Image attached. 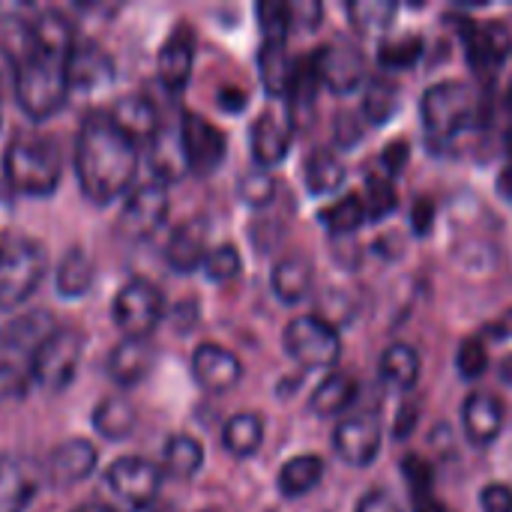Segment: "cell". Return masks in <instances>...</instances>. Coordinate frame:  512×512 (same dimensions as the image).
<instances>
[{
	"label": "cell",
	"mask_w": 512,
	"mask_h": 512,
	"mask_svg": "<svg viewBox=\"0 0 512 512\" xmlns=\"http://www.w3.org/2000/svg\"><path fill=\"white\" fill-rule=\"evenodd\" d=\"M138 144L114 123L111 111H93L81 120L75 138V177L87 201L111 204L135 180Z\"/></svg>",
	"instance_id": "1"
},
{
	"label": "cell",
	"mask_w": 512,
	"mask_h": 512,
	"mask_svg": "<svg viewBox=\"0 0 512 512\" xmlns=\"http://www.w3.org/2000/svg\"><path fill=\"white\" fill-rule=\"evenodd\" d=\"M57 321L45 309L24 312L0 330V402L18 399L36 384V357Z\"/></svg>",
	"instance_id": "2"
},
{
	"label": "cell",
	"mask_w": 512,
	"mask_h": 512,
	"mask_svg": "<svg viewBox=\"0 0 512 512\" xmlns=\"http://www.w3.org/2000/svg\"><path fill=\"white\" fill-rule=\"evenodd\" d=\"M69 54L72 51L42 48V45L30 42L24 60L15 66V99L27 117L48 120L51 114H57L66 105V99L72 93Z\"/></svg>",
	"instance_id": "3"
},
{
	"label": "cell",
	"mask_w": 512,
	"mask_h": 512,
	"mask_svg": "<svg viewBox=\"0 0 512 512\" xmlns=\"http://www.w3.org/2000/svg\"><path fill=\"white\" fill-rule=\"evenodd\" d=\"M3 174L15 195H27V198L51 195L63 174L60 144L42 132L15 135L3 156Z\"/></svg>",
	"instance_id": "4"
},
{
	"label": "cell",
	"mask_w": 512,
	"mask_h": 512,
	"mask_svg": "<svg viewBox=\"0 0 512 512\" xmlns=\"http://www.w3.org/2000/svg\"><path fill=\"white\" fill-rule=\"evenodd\" d=\"M48 255L36 240H0V312L18 309L42 282Z\"/></svg>",
	"instance_id": "5"
},
{
	"label": "cell",
	"mask_w": 512,
	"mask_h": 512,
	"mask_svg": "<svg viewBox=\"0 0 512 512\" xmlns=\"http://www.w3.org/2000/svg\"><path fill=\"white\" fill-rule=\"evenodd\" d=\"M474 105H477V99H474L471 87H465L462 81L432 84L423 93V105H420L426 132L438 141L459 135L474 120Z\"/></svg>",
	"instance_id": "6"
},
{
	"label": "cell",
	"mask_w": 512,
	"mask_h": 512,
	"mask_svg": "<svg viewBox=\"0 0 512 512\" xmlns=\"http://www.w3.org/2000/svg\"><path fill=\"white\" fill-rule=\"evenodd\" d=\"M111 315H114V324L123 333V339H141V342H147V336L165 318V297H162V291L153 282L132 279L114 297Z\"/></svg>",
	"instance_id": "7"
},
{
	"label": "cell",
	"mask_w": 512,
	"mask_h": 512,
	"mask_svg": "<svg viewBox=\"0 0 512 512\" xmlns=\"http://www.w3.org/2000/svg\"><path fill=\"white\" fill-rule=\"evenodd\" d=\"M285 351L306 369H324L336 366L342 357V339L333 324L315 315H303L285 327Z\"/></svg>",
	"instance_id": "8"
},
{
	"label": "cell",
	"mask_w": 512,
	"mask_h": 512,
	"mask_svg": "<svg viewBox=\"0 0 512 512\" xmlns=\"http://www.w3.org/2000/svg\"><path fill=\"white\" fill-rule=\"evenodd\" d=\"M81 354H84L81 330L57 327L36 357V384L42 390H51V393L66 390L75 381V372L81 366Z\"/></svg>",
	"instance_id": "9"
},
{
	"label": "cell",
	"mask_w": 512,
	"mask_h": 512,
	"mask_svg": "<svg viewBox=\"0 0 512 512\" xmlns=\"http://www.w3.org/2000/svg\"><path fill=\"white\" fill-rule=\"evenodd\" d=\"M162 468L147 462V459H138V456H126V459H117L108 474H105V483L108 489L129 507L135 510H144L156 501L159 489H162Z\"/></svg>",
	"instance_id": "10"
},
{
	"label": "cell",
	"mask_w": 512,
	"mask_h": 512,
	"mask_svg": "<svg viewBox=\"0 0 512 512\" xmlns=\"http://www.w3.org/2000/svg\"><path fill=\"white\" fill-rule=\"evenodd\" d=\"M168 216V195L162 183H147L138 186L135 192H129L120 219H117V234L126 240H144L153 231L162 228Z\"/></svg>",
	"instance_id": "11"
},
{
	"label": "cell",
	"mask_w": 512,
	"mask_h": 512,
	"mask_svg": "<svg viewBox=\"0 0 512 512\" xmlns=\"http://www.w3.org/2000/svg\"><path fill=\"white\" fill-rule=\"evenodd\" d=\"M180 141H183V153H186V165L195 174H213L222 159H225V135L219 126H213L210 120H204L195 111H186L180 120Z\"/></svg>",
	"instance_id": "12"
},
{
	"label": "cell",
	"mask_w": 512,
	"mask_h": 512,
	"mask_svg": "<svg viewBox=\"0 0 512 512\" xmlns=\"http://www.w3.org/2000/svg\"><path fill=\"white\" fill-rule=\"evenodd\" d=\"M315 66L321 75V84L333 93H351L366 78V57L351 42H330L315 54Z\"/></svg>",
	"instance_id": "13"
},
{
	"label": "cell",
	"mask_w": 512,
	"mask_h": 512,
	"mask_svg": "<svg viewBox=\"0 0 512 512\" xmlns=\"http://www.w3.org/2000/svg\"><path fill=\"white\" fill-rule=\"evenodd\" d=\"M462 39H465V48H468V60L480 75L495 72L512 51L510 30L504 24H498V21H489V24L465 21Z\"/></svg>",
	"instance_id": "14"
},
{
	"label": "cell",
	"mask_w": 512,
	"mask_h": 512,
	"mask_svg": "<svg viewBox=\"0 0 512 512\" xmlns=\"http://www.w3.org/2000/svg\"><path fill=\"white\" fill-rule=\"evenodd\" d=\"M192 63H195V33L183 21L171 30L159 51V81L168 93H180L189 78H192Z\"/></svg>",
	"instance_id": "15"
},
{
	"label": "cell",
	"mask_w": 512,
	"mask_h": 512,
	"mask_svg": "<svg viewBox=\"0 0 512 512\" xmlns=\"http://www.w3.org/2000/svg\"><path fill=\"white\" fill-rule=\"evenodd\" d=\"M192 375L204 390L225 393V390H234L240 384L243 366L228 348L207 342V345H198L192 354Z\"/></svg>",
	"instance_id": "16"
},
{
	"label": "cell",
	"mask_w": 512,
	"mask_h": 512,
	"mask_svg": "<svg viewBox=\"0 0 512 512\" xmlns=\"http://www.w3.org/2000/svg\"><path fill=\"white\" fill-rule=\"evenodd\" d=\"M42 471L30 459L0 456V512H24L39 489Z\"/></svg>",
	"instance_id": "17"
},
{
	"label": "cell",
	"mask_w": 512,
	"mask_h": 512,
	"mask_svg": "<svg viewBox=\"0 0 512 512\" xmlns=\"http://www.w3.org/2000/svg\"><path fill=\"white\" fill-rule=\"evenodd\" d=\"M333 447L342 462H348L354 468H366L375 462V456L381 450V429L369 417L345 420V423H339V429L333 435Z\"/></svg>",
	"instance_id": "18"
},
{
	"label": "cell",
	"mask_w": 512,
	"mask_h": 512,
	"mask_svg": "<svg viewBox=\"0 0 512 512\" xmlns=\"http://www.w3.org/2000/svg\"><path fill=\"white\" fill-rule=\"evenodd\" d=\"M96 447L84 438H72L54 447L51 459H48V480L54 486H78L84 483L93 471H96Z\"/></svg>",
	"instance_id": "19"
},
{
	"label": "cell",
	"mask_w": 512,
	"mask_h": 512,
	"mask_svg": "<svg viewBox=\"0 0 512 512\" xmlns=\"http://www.w3.org/2000/svg\"><path fill=\"white\" fill-rule=\"evenodd\" d=\"M291 147V123L282 114L264 111L252 123V156L258 168H273L288 156Z\"/></svg>",
	"instance_id": "20"
},
{
	"label": "cell",
	"mask_w": 512,
	"mask_h": 512,
	"mask_svg": "<svg viewBox=\"0 0 512 512\" xmlns=\"http://www.w3.org/2000/svg\"><path fill=\"white\" fill-rule=\"evenodd\" d=\"M462 426L465 435L477 444V447H489L498 441L501 429H504V411L501 402L495 396L486 393H474L465 399L462 405Z\"/></svg>",
	"instance_id": "21"
},
{
	"label": "cell",
	"mask_w": 512,
	"mask_h": 512,
	"mask_svg": "<svg viewBox=\"0 0 512 512\" xmlns=\"http://www.w3.org/2000/svg\"><path fill=\"white\" fill-rule=\"evenodd\" d=\"M114 78L111 57L96 42H75L69 54V84L72 90H96Z\"/></svg>",
	"instance_id": "22"
},
{
	"label": "cell",
	"mask_w": 512,
	"mask_h": 512,
	"mask_svg": "<svg viewBox=\"0 0 512 512\" xmlns=\"http://www.w3.org/2000/svg\"><path fill=\"white\" fill-rule=\"evenodd\" d=\"M111 117L114 123L135 141V144H150L153 135L162 129V120H159V108L150 96H126L120 99L114 108H111Z\"/></svg>",
	"instance_id": "23"
},
{
	"label": "cell",
	"mask_w": 512,
	"mask_h": 512,
	"mask_svg": "<svg viewBox=\"0 0 512 512\" xmlns=\"http://www.w3.org/2000/svg\"><path fill=\"white\" fill-rule=\"evenodd\" d=\"M153 369V348L141 339H123L108 357V375L120 387L141 384Z\"/></svg>",
	"instance_id": "24"
},
{
	"label": "cell",
	"mask_w": 512,
	"mask_h": 512,
	"mask_svg": "<svg viewBox=\"0 0 512 512\" xmlns=\"http://www.w3.org/2000/svg\"><path fill=\"white\" fill-rule=\"evenodd\" d=\"M147 159H150V168L159 183H171V180L183 177V171H189V165H186V153H183V141H180V126L177 129L162 126L153 135V141L147 144Z\"/></svg>",
	"instance_id": "25"
},
{
	"label": "cell",
	"mask_w": 512,
	"mask_h": 512,
	"mask_svg": "<svg viewBox=\"0 0 512 512\" xmlns=\"http://www.w3.org/2000/svg\"><path fill=\"white\" fill-rule=\"evenodd\" d=\"M165 258H168V267H171V270H177V273L201 270V267H204V261H207L204 228H201L198 222L180 225V228L171 234V240H168Z\"/></svg>",
	"instance_id": "26"
},
{
	"label": "cell",
	"mask_w": 512,
	"mask_h": 512,
	"mask_svg": "<svg viewBox=\"0 0 512 512\" xmlns=\"http://www.w3.org/2000/svg\"><path fill=\"white\" fill-rule=\"evenodd\" d=\"M312 279H315L312 264H309L306 258L291 255V258H282V261L273 267L270 285H273V294H276L282 303L294 306V303H300V300H306V297H309V291H312Z\"/></svg>",
	"instance_id": "27"
},
{
	"label": "cell",
	"mask_w": 512,
	"mask_h": 512,
	"mask_svg": "<svg viewBox=\"0 0 512 512\" xmlns=\"http://www.w3.org/2000/svg\"><path fill=\"white\" fill-rule=\"evenodd\" d=\"M294 60L285 51V42H264L258 54L261 84L270 96H288V87L294 81Z\"/></svg>",
	"instance_id": "28"
},
{
	"label": "cell",
	"mask_w": 512,
	"mask_h": 512,
	"mask_svg": "<svg viewBox=\"0 0 512 512\" xmlns=\"http://www.w3.org/2000/svg\"><path fill=\"white\" fill-rule=\"evenodd\" d=\"M222 444L231 456L237 459H249L261 450L264 444V423L255 414H237L225 423L222 432Z\"/></svg>",
	"instance_id": "29"
},
{
	"label": "cell",
	"mask_w": 512,
	"mask_h": 512,
	"mask_svg": "<svg viewBox=\"0 0 512 512\" xmlns=\"http://www.w3.org/2000/svg\"><path fill=\"white\" fill-rule=\"evenodd\" d=\"M135 408L126 402V399H102L96 408H93V429L108 438V441H120V438H129L132 429H135Z\"/></svg>",
	"instance_id": "30"
},
{
	"label": "cell",
	"mask_w": 512,
	"mask_h": 512,
	"mask_svg": "<svg viewBox=\"0 0 512 512\" xmlns=\"http://www.w3.org/2000/svg\"><path fill=\"white\" fill-rule=\"evenodd\" d=\"M324 477V462L318 456H297L282 465L279 471V489L288 498H303L309 495Z\"/></svg>",
	"instance_id": "31"
},
{
	"label": "cell",
	"mask_w": 512,
	"mask_h": 512,
	"mask_svg": "<svg viewBox=\"0 0 512 512\" xmlns=\"http://www.w3.org/2000/svg\"><path fill=\"white\" fill-rule=\"evenodd\" d=\"M381 378L399 390H411L420 378V354L411 345H390L381 357Z\"/></svg>",
	"instance_id": "32"
},
{
	"label": "cell",
	"mask_w": 512,
	"mask_h": 512,
	"mask_svg": "<svg viewBox=\"0 0 512 512\" xmlns=\"http://www.w3.org/2000/svg\"><path fill=\"white\" fill-rule=\"evenodd\" d=\"M165 474L177 477V480H189L201 471L204 465V447L192 438V435H174L165 444Z\"/></svg>",
	"instance_id": "33"
},
{
	"label": "cell",
	"mask_w": 512,
	"mask_h": 512,
	"mask_svg": "<svg viewBox=\"0 0 512 512\" xmlns=\"http://www.w3.org/2000/svg\"><path fill=\"white\" fill-rule=\"evenodd\" d=\"M93 261L81 249H69L57 267V291L60 297H84L93 285Z\"/></svg>",
	"instance_id": "34"
},
{
	"label": "cell",
	"mask_w": 512,
	"mask_h": 512,
	"mask_svg": "<svg viewBox=\"0 0 512 512\" xmlns=\"http://www.w3.org/2000/svg\"><path fill=\"white\" fill-rule=\"evenodd\" d=\"M357 399V384L348 375H330L327 381H321V387L312 396V411L321 417H336L342 411H348Z\"/></svg>",
	"instance_id": "35"
},
{
	"label": "cell",
	"mask_w": 512,
	"mask_h": 512,
	"mask_svg": "<svg viewBox=\"0 0 512 512\" xmlns=\"http://www.w3.org/2000/svg\"><path fill=\"white\" fill-rule=\"evenodd\" d=\"M396 111H399V84L390 81V78H384V75L372 78L369 87H366V96H363V114H366V120L375 123V126H381Z\"/></svg>",
	"instance_id": "36"
},
{
	"label": "cell",
	"mask_w": 512,
	"mask_h": 512,
	"mask_svg": "<svg viewBox=\"0 0 512 512\" xmlns=\"http://www.w3.org/2000/svg\"><path fill=\"white\" fill-rule=\"evenodd\" d=\"M306 183H309V189H312L315 195H330V192L342 189V183H345V168H342V162H339L333 153L318 150V153H312L309 162H306Z\"/></svg>",
	"instance_id": "37"
},
{
	"label": "cell",
	"mask_w": 512,
	"mask_h": 512,
	"mask_svg": "<svg viewBox=\"0 0 512 512\" xmlns=\"http://www.w3.org/2000/svg\"><path fill=\"white\" fill-rule=\"evenodd\" d=\"M399 6L393 0H351L348 18L360 33H378L387 30L396 18Z\"/></svg>",
	"instance_id": "38"
},
{
	"label": "cell",
	"mask_w": 512,
	"mask_h": 512,
	"mask_svg": "<svg viewBox=\"0 0 512 512\" xmlns=\"http://www.w3.org/2000/svg\"><path fill=\"white\" fill-rule=\"evenodd\" d=\"M366 204L360 195H345L336 204H330L327 210H321V222L327 225V231L333 234H351L366 222Z\"/></svg>",
	"instance_id": "39"
},
{
	"label": "cell",
	"mask_w": 512,
	"mask_h": 512,
	"mask_svg": "<svg viewBox=\"0 0 512 512\" xmlns=\"http://www.w3.org/2000/svg\"><path fill=\"white\" fill-rule=\"evenodd\" d=\"M318 87H321V75H318V66H315V54L297 60V66H294V81H291V87H288V99H291V114H294V117H297L303 108H309V105L315 102Z\"/></svg>",
	"instance_id": "40"
},
{
	"label": "cell",
	"mask_w": 512,
	"mask_h": 512,
	"mask_svg": "<svg viewBox=\"0 0 512 512\" xmlns=\"http://www.w3.org/2000/svg\"><path fill=\"white\" fill-rule=\"evenodd\" d=\"M423 57V39L420 36H399V39H387L378 48V63L384 69H408Z\"/></svg>",
	"instance_id": "41"
},
{
	"label": "cell",
	"mask_w": 512,
	"mask_h": 512,
	"mask_svg": "<svg viewBox=\"0 0 512 512\" xmlns=\"http://www.w3.org/2000/svg\"><path fill=\"white\" fill-rule=\"evenodd\" d=\"M258 24L264 33V42H285L294 18H291V6L279 3V0H264L258 3Z\"/></svg>",
	"instance_id": "42"
},
{
	"label": "cell",
	"mask_w": 512,
	"mask_h": 512,
	"mask_svg": "<svg viewBox=\"0 0 512 512\" xmlns=\"http://www.w3.org/2000/svg\"><path fill=\"white\" fill-rule=\"evenodd\" d=\"M363 204H366V216H369V219H384V216L396 213L399 198H396L393 183H390L387 177H369Z\"/></svg>",
	"instance_id": "43"
},
{
	"label": "cell",
	"mask_w": 512,
	"mask_h": 512,
	"mask_svg": "<svg viewBox=\"0 0 512 512\" xmlns=\"http://www.w3.org/2000/svg\"><path fill=\"white\" fill-rule=\"evenodd\" d=\"M240 252L234 246H219L213 252H207V261H204V273L207 279L213 282H231L240 276Z\"/></svg>",
	"instance_id": "44"
},
{
	"label": "cell",
	"mask_w": 512,
	"mask_h": 512,
	"mask_svg": "<svg viewBox=\"0 0 512 512\" xmlns=\"http://www.w3.org/2000/svg\"><path fill=\"white\" fill-rule=\"evenodd\" d=\"M402 474H405V483H408V489H411L414 501H417V498H429V495H432V486H435V468H432L426 459H420V456H408V459L402 462Z\"/></svg>",
	"instance_id": "45"
},
{
	"label": "cell",
	"mask_w": 512,
	"mask_h": 512,
	"mask_svg": "<svg viewBox=\"0 0 512 512\" xmlns=\"http://www.w3.org/2000/svg\"><path fill=\"white\" fill-rule=\"evenodd\" d=\"M456 366H459V375L468 378V381H477L486 366H489V354H486V345L480 339H465L459 345V357H456Z\"/></svg>",
	"instance_id": "46"
},
{
	"label": "cell",
	"mask_w": 512,
	"mask_h": 512,
	"mask_svg": "<svg viewBox=\"0 0 512 512\" xmlns=\"http://www.w3.org/2000/svg\"><path fill=\"white\" fill-rule=\"evenodd\" d=\"M240 192H243V198L249 204H267L273 198V177H270V171H264V168L249 171L240 180Z\"/></svg>",
	"instance_id": "47"
},
{
	"label": "cell",
	"mask_w": 512,
	"mask_h": 512,
	"mask_svg": "<svg viewBox=\"0 0 512 512\" xmlns=\"http://www.w3.org/2000/svg\"><path fill=\"white\" fill-rule=\"evenodd\" d=\"M480 501H483V512H512V489L501 483L486 486Z\"/></svg>",
	"instance_id": "48"
},
{
	"label": "cell",
	"mask_w": 512,
	"mask_h": 512,
	"mask_svg": "<svg viewBox=\"0 0 512 512\" xmlns=\"http://www.w3.org/2000/svg\"><path fill=\"white\" fill-rule=\"evenodd\" d=\"M435 225V201L432 198H420L411 210V228L417 237H426Z\"/></svg>",
	"instance_id": "49"
},
{
	"label": "cell",
	"mask_w": 512,
	"mask_h": 512,
	"mask_svg": "<svg viewBox=\"0 0 512 512\" xmlns=\"http://www.w3.org/2000/svg\"><path fill=\"white\" fill-rule=\"evenodd\" d=\"M357 512H402V507H399V501L390 492L375 489V492L363 495V501L357 504Z\"/></svg>",
	"instance_id": "50"
},
{
	"label": "cell",
	"mask_w": 512,
	"mask_h": 512,
	"mask_svg": "<svg viewBox=\"0 0 512 512\" xmlns=\"http://www.w3.org/2000/svg\"><path fill=\"white\" fill-rule=\"evenodd\" d=\"M408 156H411L408 144H405V141H393V144H387V150L381 153V162H384L387 174H399V171L408 165Z\"/></svg>",
	"instance_id": "51"
},
{
	"label": "cell",
	"mask_w": 512,
	"mask_h": 512,
	"mask_svg": "<svg viewBox=\"0 0 512 512\" xmlns=\"http://www.w3.org/2000/svg\"><path fill=\"white\" fill-rule=\"evenodd\" d=\"M321 15H324V9H321V3H294L291 6V18L297 21V24H303V27H315L318 21H321Z\"/></svg>",
	"instance_id": "52"
},
{
	"label": "cell",
	"mask_w": 512,
	"mask_h": 512,
	"mask_svg": "<svg viewBox=\"0 0 512 512\" xmlns=\"http://www.w3.org/2000/svg\"><path fill=\"white\" fill-rule=\"evenodd\" d=\"M417 420H420V411H417V405H414V402L402 405V411H399V420H396V435H399V438H408V435L417 429Z\"/></svg>",
	"instance_id": "53"
},
{
	"label": "cell",
	"mask_w": 512,
	"mask_h": 512,
	"mask_svg": "<svg viewBox=\"0 0 512 512\" xmlns=\"http://www.w3.org/2000/svg\"><path fill=\"white\" fill-rule=\"evenodd\" d=\"M219 105H222L225 111H243V105H246V96H243L240 90H222V96H219Z\"/></svg>",
	"instance_id": "54"
},
{
	"label": "cell",
	"mask_w": 512,
	"mask_h": 512,
	"mask_svg": "<svg viewBox=\"0 0 512 512\" xmlns=\"http://www.w3.org/2000/svg\"><path fill=\"white\" fill-rule=\"evenodd\" d=\"M492 336H495V339H510L512 336V312H507L501 321H495V324H492Z\"/></svg>",
	"instance_id": "55"
},
{
	"label": "cell",
	"mask_w": 512,
	"mask_h": 512,
	"mask_svg": "<svg viewBox=\"0 0 512 512\" xmlns=\"http://www.w3.org/2000/svg\"><path fill=\"white\" fill-rule=\"evenodd\" d=\"M414 512H447V510H444V504H438V501L429 495V498H417V501H414Z\"/></svg>",
	"instance_id": "56"
},
{
	"label": "cell",
	"mask_w": 512,
	"mask_h": 512,
	"mask_svg": "<svg viewBox=\"0 0 512 512\" xmlns=\"http://www.w3.org/2000/svg\"><path fill=\"white\" fill-rule=\"evenodd\" d=\"M72 512H114V507H108V504H102V501H87V504H81L78 510Z\"/></svg>",
	"instance_id": "57"
},
{
	"label": "cell",
	"mask_w": 512,
	"mask_h": 512,
	"mask_svg": "<svg viewBox=\"0 0 512 512\" xmlns=\"http://www.w3.org/2000/svg\"><path fill=\"white\" fill-rule=\"evenodd\" d=\"M498 372H501V381L512 387V354H507V357L501 360V369H498Z\"/></svg>",
	"instance_id": "58"
},
{
	"label": "cell",
	"mask_w": 512,
	"mask_h": 512,
	"mask_svg": "<svg viewBox=\"0 0 512 512\" xmlns=\"http://www.w3.org/2000/svg\"><path fill=\"white\" fill-rule=\"evenodd\" d=\"M507 102H510V108H512V84H510V90H507Z\"/></svg>",
	"instance_id": "59"
},
{
	"label": "cell",
	"mask_w": 512,
	"mask_h": 512,
	"mask_svg": "<svg viewBox=\"0 0 512 512\" xmlns=\"http://www.w3.org/2000/svg\"><path fill=\"white\" fill-rule=\"evenodd\" d=\"M204 512H213V510H204Z\"/></svg>",
	"instance_id": "60"
}]
</instances>
